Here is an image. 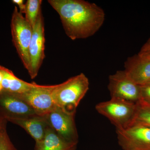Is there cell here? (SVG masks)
Segmentation results:
<instances>
[{
	"mask_svg": "<svg viewBox=\"0 0 150 150\" xmlns=\"http://www.w3.org/2000/svg\"><path fill=\"white\" fill-rule=\"evenodd\" d=\"M59 14L66 34L72 40L85 39L102 26L105 13L101 8L84 0H48Z\"/></svg>",
	"mask_w": 150,
	"mask_h": 150,
	"instance_id": "1",
	"label": "cell"
},
{
	"mask_svg": "<svg viewBox=\"0 0 150 150\" xmlns=\"http://www.w3.org/2000/svg\"><path fill=\"white\" fill-rule=\"evenodd\" d=\"M89 88L88 78L82 73L54 85L52 93L55 105L67 112L76 113Z\"/></svg>",
	"mask_w": 150,
	"mask_h": 150,
	"instance_id": "2",
	"label": "cell"
},
{
	"mask_svg": "<svg viewBox=\"0 0 150 150\" xmlns=\"http://www.w3.org/2000/svg\"><path fill=\"white\" fill-rule=\"evenodd\" d=\"M137 104L124 100L111 98L109 100L98 103L96 110L107 118L116 130L130 126L135 115Z\"/></svg>",
	"mask_w": 150,
	"mask_h": 150,
	"instance_id": "3",
	"label": "cell"
},
{
	"mask_svg": "<svg viewBox=\"0 0 150 150\" xmlns=\"http://www.w3.org/2000/svg\"><path fill=\"white\" fill-rule=\"evenodd\" d=\"M12 41L25 68L28 71L30 68L29 47L33 28L16 6H15L11 21Z\"/></svg>",
	"mask_w": 150,
	"mask_h": 150,
	"instance_id": "4",
	"label": "cell"
},
{
	"mask_svg": "<svg viewBox=\"0 0 150 150\" xmlns=\"http://www.w3.org/2000/svg\"><path fill=\"white\" fill-rule=\"evenodd\" d=\"M108 89L111 98L124 100L137 103L141 100V86L132 80L124 70L109 76Z\"/></svg>",
	"mask_w": 150,
	"mask_h": 150,
	"instance_id": "5",
	"label": "cell"
},
{
	"mask_svg": "<svg viewBox=\"0 0 150 150\" xmlns=\"http://www.w3.org/2000/svg\"><path fill=\"white\" fill-rule=\"evenodd\" d=\"M75 113L67 112L56 106L43 116L49 127L59 136L69 142L78 143Z\"/></svg>",
	"mask_w": 150,
	"mask_h": 150,
	"instance_id": "6",
	"label": "cell"
},
{
	"mask_svg": "<svg viewBox=\"0 0 150 150\" xmlns=\"http://www.w3.org/2000/svg\"><path fill=\"white\" fill-rule=\"evenodd\" d=\"M45 43L44 19L41 12L33 28L29 47L30 68L28 73L32 79L37 76L45 58Z\"/></svg>",
	"mask_w": 150,
	"mask_h": 150,
	"instance_id": "7",
	"label": "cell"
},
{
	"mask_svg": "<svg viewBox=\"0 0 150 150\" xmlns=\"http://www.w3.org/2000/svg\"><path fill=\"white\" fill-rule=\"evenodd\" d=\"M116 134L123 150H150V127L132 125L117 129Z\"/></svg>",
	"mask_w": 150,
	"mask_h": 150,
	"instance_id": "8",
	"label": "cell"
},
{
	"mask_svg": "<svg viewBox=\"0 0 150 150\" xmlns=\"http://www.w3.org/2000/svg\"><path fill=\"white\" fill-rule=\"evenodd\" d=\"M54 85H38L24 93L15 94L25 101L38 115L43 116L56 106L52 96Z\"/></svg>",
	"mask_w": 150,
	"mask_h": 150,
	"instance_id": "9",
	"label": "cell"
},
{
	"mask_svg": "<svg viewBox=\"0 0 150 150\" xmlns=\"http://www.w3.org/2000/svg\"><path fill=\"white\" fill-rule=\"evenodd\" d=\"M0 114L7 121L37 115L29 105L16 95L4 91L0 93Z\"/></svg>",
	"mask_w": 150,
	"mask_h": 150,
	"instance_id": "10",
	"label": "cell"
},
{
	"mask_svg": "<svg viewBox=\"0 0 150 150\" xmlns=\"http://www.w3.org/2000/svg\"><path fill=\"white\" fill-rule=\"evenodd\" d=\"M124 71L130 79L140 86L150 81V60L139 54L129 57L124 63Z\"/></svg>",
	"mask_w": 150,
	"mask_h": 150,
	"instance_id": "11",
	"label": "cell"
},
{
	"mask_svg": "<svg viewBox=\"0 0 150 150\" xmlns=\"http://www.w3.org/2000/svg\"><path fill=\"white\" fill-rule=\"evenodd\" d=\"M7 121L23 128L34 139L35 143L43 139L49 127L45 118L37 115L25 118L10 119Z\"/></svg>",
	"mask_w": 150,
	"mask_h": 150,
	"instance_id": "12",
	"label": "cell"
},
{
	"mask_svg": "<svg viewBox=\"0 0 150 150\" xmlns=\"http://www.w3.org/2000/svg\"><path fill=\"white\" fill-rule=\"evenodd\" d=\"M77 144L64 139L49 127L43 139L35 143V150H76Z\"/></svg>",
	"mask_w": 150,
	"mask_h": 150,
	"instance_id": "13",
	"label": "cell"
},
{
	"mask_svg": "<svg viewBox=\"0 0 150 150\" xmlns=\"http://www.w3.org/2000/svg\"><path fill=\"white\" fill-rule=\"evenodd\" d=\"M0 72L3 75L1 84L4 91L14 94H21L38 85L19 79L11 71L3 66H0Z\"/></svg>",
	"mask_w": 150,
	"mask_h": 150,
	"instance_id": "14",
	"label": "cell"
},
{
	"mask_svg": "<svg viewBox=\"0 0 150 150\" xmlns=\"http://www.w3.org/2000/svg\"><path fill=\"white\" fill-rule=\"evenodd\" d=\"M136 104L135 115L129 126L141 125L150 127V104L141 100Z\"/></svg>",
	"mask_w": 150,
	"mask_h": 150,
	"instance_id": "15",
	"label": "cell"
},
{
	"mask_svg": "<svg viewBox=\"0 0 150 150\" xmlns=\"http://www.w3.org/2000/svg\"><path fill=\"white\" fill-rule=\"evenodd\" d=\"M41 0H28L25 4V18L33 28L41 12Z\"/></svg>",
	"mask_w": 150,
	"mask_h": 150,
	"instance_id": "16",
	"label": "cell"
},
{
	"mask_svg": "<svg viewBox=\"0 0 150 150\" xmlns=\"http://www.w3.org/2000/svg\"><path fill=\"white\" fill-rule=\"evenodd\" d=\"M7 122L5 120L0 125V150H17L11 142L7 132Z\"/></svg>",
	"mask_w": 150,
	"mask_h": 150,
	"instance_id": "17",
	"label": "cell"
},
{
	"mask_svg": "<svg viewBox=\"0 0 150 150\" xmlns=\"http://www.w3.org/2000/svg\"><path fill=\"white\" fill-rule=\"evenodd\" d=\"M141 100L150 104V85L141 86Z\"/></svg>",
	"mask_w": 150,
	"mask_h": 150,
	"instance_id": "18",
	"label": "cell"
},
{
	"mask_svg": "<svg viewBox=\"0 0 150 150\" xmlns=\"http://www.w3.org/2000/svg\"><path fill=\"white\" fill-rule=\"evenodd\" d=\"M138 54L143 58L150 60V44H145Z\"/></svg>",
	"mask_w": 150,
	"mask_h": 150,
	"instance_id": "19",
	"label": "cell"
},
{
	"mask_svg": "<svg viewBox=\"0 0 150 150\" xmlns=\"http://www.w3.org/2000/svg\"><path fill=\"white\" fill-rule=\"evenodd\" d=\"M13 2L18 6L20 12L21 13H25V4H24V1L23 0H13Z\"/></svg>",
	"mask_w": 150,
	"mask_h": 150,
	"instance_id": "20",
	"label": "cell"
},
{
	"mask_svg": "<svg viewBox=\"0 0 150 150\" xmlns=\"http://www.w3.org/2000/svg\"><path fill=\"white\" fill-rule=\"evenodd\" d=\"M5 120H6V119H5L0 114V125H1V124L3 123V121H4Z\"/></svg>",
	"mask_w": 150,
	"mask_h": 150,
	"instance_id": "21",
	"label": "cell"
},
{
	"mask_svg": "<svg viewBox=\"0 0 150 150\" xmlns=\"http://www.w3.org/2000/svg\"><path fill=\"white\" fill-rule=\"evenodd\" d=\"M3 79V75L0 72V83H1Z\"/></svg>",
	"mask_w": 150,
	"mask_h": 150,
	"instance_id": "22",
	"label": "cell"
},
{
	"mask_svg": "<svg viewBox=\"0 0 150 150\" xmlns=\"http://www.w3.org/2000/svg\"><path fill=\"white\" fill-rule=\"evenodd\" d=\"M3 91V88L1 83H0V93Z\"/></svg>",
	"mask_w": 150,
	"mask_h": 150,
	"instance_id": "23",
	"label": "cell"
},
{
	"mask_svg": "<svg viewBox=\"0 0 150 150\" xmlns=\"http://www.w3.org/2000/svg\"><path fill=\"white\" fill-rule=\"evenodd\" d=\"M145 44H150V38H149V40H148L147 42H146Z\"/></svg>",
	"mask_w": 150,
	"mask_h": 150,
	"instance_id": "24",
	"label": "cell"
},
{
	"mask_svg": "<svg viewBox=\"0 0 150 150\" xmlns=\"http://www.w3.org/2000/svg\"><path fill=\"white\" fill-rule=\"evenodd\" d=\"M146 85H150V81L147 84H146Z\"/></svg>",
	"mask_w": 150,
	"mask_h": 150,
	"instance_id": "25",
	"label": "cell"
}]
</instances>
